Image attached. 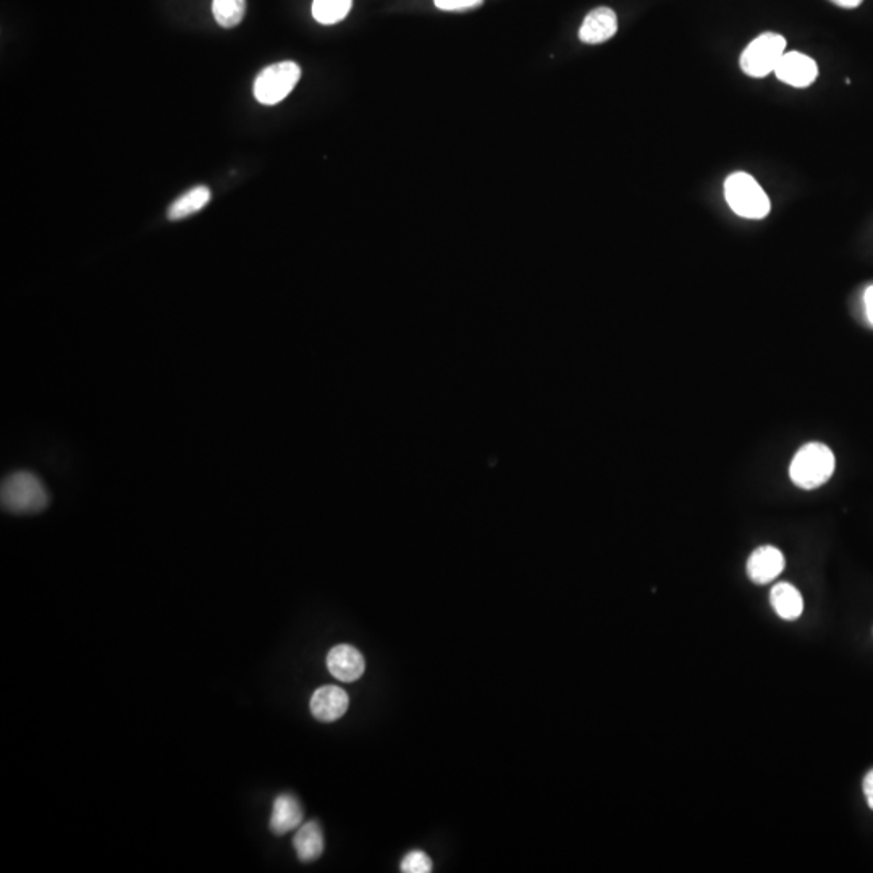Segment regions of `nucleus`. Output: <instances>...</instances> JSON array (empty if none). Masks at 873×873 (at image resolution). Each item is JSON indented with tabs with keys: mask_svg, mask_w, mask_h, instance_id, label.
<instances>
[{
	"mask_svg": "<svg viewBox=\"0 0 873 873\" xmlns=\"http://www.w3.org/2000/svg\"><path fill=\"white\" fill-rule=\"evenodd\" d=\"M4 510L15 515H34L47 507L49 495L36 474L18 471L5 477L0 489Z\"/></svg>",
	"mask_w": 873,
	"mask_h": 873,
	"instance_id": "f257e3e1",
	"label": "nucleus"
},
{
	"mask_svg": "<svg viewBox=\"0 0 873 873\" xmlns=\"http://www.w3.org/2000/svg\"><path fill=\"white\" fill-rule=\"evenodd\" d=\"M835 455L823 443H807L796 453L789 466V476L794 484L804 490L819 489L827 484L835 473Z\"/></svg>",
	"mask_w": 873,
	"mask_h": 873,
	"instance_id": "f03ea898",
	"label": "nucleus"
},
{
	"mask_svg": "<svg viewBox=\"0 0 873 873\" xmlns=\"http://www.w3.org/2000/svg\"><path fill=\"white\" fill-rule=\"evenodd\" d=\"M725 198L731 211L744 219H765L772 207L764 188L746 172L731 173L726 178Z\"/></svg>",
	"mask_w": 873,
	"mask_h": 873,
	"instance_id": "7ed1b4c3",
	"label": "nucleus"
},
{
	"mask_svg": "<svg viewBox=\"0 0 873 873\" xmlns=\"http://www.w3.org/2000/svg\"><path fill=\"white\" fill-rule=\"evenodd\" d=\"M300 78V65L291 60L270 65L254 81V97L264 106H275L295 89Z\"/></svg>",
	"mask_w": 873,
	"mask_h": 873,
	"instance_id": "20e7f679",
	"label": "nucleus"
},
{
	"mask_svg": "<svg viewBox=\"0 0 873 873\" xmlns=\"http://www.w3.org/2000/svg\"><path fill=\"white\" fill-rule=\"evenodd\" d=\"M786 52V39L781 34L764 33L755 38L741 54V68L747 76L764 78L775 72L776 65Z\"/></svg>",
	"mask_w": 873,
	"mask_h": 873,
	"instance_id": "39448f33",
	"label": "nucleus"
},
{
	"mask_svg": "<svg viewBox=\"0 0 873 873\" xmlns=\"http://www.w3.org/2000/svg\"><path fill=\"white\" fill-rule=\"evenodd\" d=\"M776 78L793 88H809L819 76V67L814 59L801 52H785L775 68Z\"/></svg>",
	"mask_w": 873,
	"mask_h": 873,
	"instance_id": "423d86ee",
	"label": "nucleus"
},
{
	"mask_svg": "<svg viewBox=\"0 0 873 873\" xmlns=\"http://www.w3.org/2000/svg\"><path fill=\"white\" fill-rule=\"evenodd\" d=\"M785 557L773 545H764L752 552L747 560V576L755 584H768L785 570Z\"/></svg>",
	"mask_w": 873,
	"mask_h": 873,
	"instance_id": "0eeeda50",
	"label": "nucleus"
},
{
	"mask_svg": "<svg viewBox=\"0 0 873 873\" xmlns=\"http://www.w3.org/2000/svg\"><path fill=\"white\" fill-rule=\"evenodd\" d=\"M327 668L338 681L355 683L364 675L366 662L363 654L356 647L342 644L330 650L327 655Z\"/></svg>",
	"mask_w": 873,
	"mask_h": 873,
	"instance_id": "6e6552de",
	"label": "nucleus"
},
{
	"mask_svg": "<svg viewBox=\"0 0 873 873\" xmlns=\"http://www.w3.org/2000/svg\"><path fill=\"white\" fill-rule=\"evenodd\" d=\"M348 694L338 686H322L311 697V712L319 722L332 723L348 710Z\"/></svg>",
	"mask_w": 873,
	"mask_h": 873,
	"instance_id": "1a4fd4ad",
	"label": "nucleus"
},
{
	"mask_svg": "<svg viewBox=\"0 0 873 873\" xmlns=\"http://www.w3.org/2000/svg\"><path fill=\"white\" fill-rule=\"evenodd\" d=\"M618 31L616 13L608 7L592 10L581 25L579 39L584 44H602L612 39Z\"/></svg>",
	"mask_w": 873,
	"mask_h": 873,
	"instance_id": "9d476101",
	"label": "nucleus"
},
{
	"mask_svg": "<svg viewBox=\"0 0 873 873\" xmlns=\"http://www.w3.org/2000/svg\"><path fill=\"white\" fill-rule=\"evenodd\" d=\"M303 822V807L300 801L291 794H280L275 799L272 817H270V830L275 835H285L288 831L300 827Z\"/></svg>",
	"mask_w": 873,
	"mask_h": 873,
	"instance_id": "9b49d317",
	"label": "nucleus"
},
{
	"mask_svg": "<svg viewBox=\"0 0 873 873\" xmlns=\"http://www.w3.org/2000/svg\"><path fill=\"white\" fill-rule=\"evenodd\" d=\"M770 602H772L776 615L786 621L798 620L804 612V600H802L801 592L789 582H778L773 587L772 592H770Z\"/></svg>",
	"mask_w": 873,
	"mask_h": 873,
	"instance_id": "f8f14e48",
	"label": "nucleus"
},
{
	"mask_svg": "<svg viewBox=\"0 0 873 873\" xmlns=\"http://www.w3.org/2000/svg\"><path fill=\"white\" fill-rule=\"evenodd\" d=\"M293 846H295L296 854L300 857L301 862H314L319 859L324 852V835H322L321 825L314 820L304 823L303 827L296 831Z\"/></svg>",
	"mask_w": 873,
	"mask_h": 873,
	"instance_id": "ddd939ff",
	"label": "nucleus"
},
{
	"mask_svg": "<svg viewBox=\"0 0 873 873\" xmlns=\"http://www.w3.org/2000/svg\"><path fill=\"white\" fill-rule=\"evenodd\" d=\"M209 201H211V190L207 186H194L193 190L180 196L177 201H173L167 211V217L170 220L186 219L193 216L194 212L201 211Z\"/></svg>",
	"mask_w": 873,
	"mask_h": 873,
	"instance_id": "4468645a",
	"label": "nucleus"
},
{
	"mask_svg": "<svg viewBox=\"0 0 873 873\" xmlns=\"http://www.w3.org/2000/svg\"><path fill=\"white\" fill-rule=\"evenodd\" d=\"M212 13L222 28H235L245 18L246 0H212Z\"/></svg>",
	"mask_w": 873,
	"mask_h": 873,
	"instance_id": "2eb2a0df",
	"label": "nucleus"
},
{
	"mask_svg": "<svg viewBox=\"0 0 873 873\" xmlns=\"http://www.w3.org/2000/svg\"><path fill=\"white\" fill-rule=\"evenodd\" d=\"M353 0H314L313 15L322 25L342 22L350 13Z\"/></svg>",
	"mask_w": 873,
	"mask_h": 873,
	"instance_id": "dca6fc26",
	"label": "nucleus"
},
{
	"mask_svg": "<svg viewBox=\"0 0 873 873\" xmlns=\"http://www.w3.org/2000/svg\"><path fill=\"white\" fill-rule=\"evenodd\" d=\"M432 867L434 864H432L431 857L422 851L410 852L401 861V872L405 873H429L432 872Z\"/></svg>",
	"mask_w": 873,
	"mask_h": 873,
	"instance_id": "f3484780",
	"label": "nucleus"
},
{
	"mask_svg": "<svg viewBox=\"0 0 873 873\" xmlns=\"http://www.w3.org/2000/svg\"><path fill=\"white\" fill-rule=\"evenodd\" d=\"M484 0H434L435 7L445 12H461V10L476 9Z\"/></svg>",
	"mask_w": 873,
	"mask_h": 873,
	"instance_id": "a211bd4d",
	"label": "nucleus"
},
{
	"mask_svg": "<svg viewBox=\"0 0 873 873\" xmlns=\"http://www.w3.org/2000/svg\"><path fill=\"white\" fill-rule=\"evenodd\" d=\"M864 794L867 804L873 810V768L864 776Z\"/></svg>",
	"mask_w": 873,
	"mask_h": 873,
	"instance_id": "6ab92c4d",
	"label": "nucleus"
},
{
	"mask_svg": "<svg viewBox=\"0 0 873 873\" xmlns=\"http://www.w3.org/2000/svg\"><path fill=\"white\" fill-rule=\"evenodd\" d=\"M864 306L867 319H869L870 324L873 325V285L865 290Z\"/></svg>",
	"mask_w": 873,
	"mask_h": 873,
	"instance_id": "aec40b11",
	"label": "nucleus"
},
{
	"mask_svg": "<svg viewBox=\"0 0 873 873\" xmlns=\"http://www.w3.org/2000/svg\"><path fill=\"white\" fill-rule=\"evenodd\" d=\"M831 2L841 7V9H857L864 0H831Z\"/></svg>",
	"mask_w": 873,
	"mask_h": 873,
	"instance_id": "412c9836",
	"label": "nucleus"
}]
</instances>
